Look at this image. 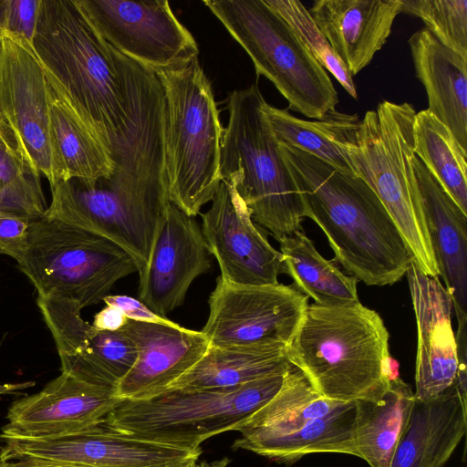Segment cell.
Instances as JSON below:
<instances>
[{
	"instance_id": "25",
	"label": "cell",
	"mask_w": 467,
	"mask_h": 467,
	"mask_svg": "<svg viewBox=\"0 0 467 467\" xmlns=\"http://www.w3.org/2000/svg\"><path fill=\"white\" fill-rule=\"evenodd\" d=\"M46 82L49 138L59 181L109 179L115 167L110 152L47 76Z\"/></svg>"
},
{
	"instance_id": "17",
	"label": "cell",
	"mask_w": 467,
	"mask_h": 467,
	"mask_svg": "<svg viewBox=\"0 0 467 467\" xmlns=\"http://www.w3.org/2000/svg\"><path fill=\"white\" fill-rule=\"evenodd\" d=\"M407 279L417 324L414 397L433 399L453 385L459 367L452 305L439 280L423 274L412 262Z\"/></svg>"
},
{
	"instance_id": "13",
	"label": "cell",
	"mask_w": 467,
	"mask_h": 467,
	"mask_svg": "<svg viewBox=\"0 0 467 467\" xmlns=\"http://www.w3.org/2000/svg\"><path fill=\"white\" fill-rule=\"evenodd\" d=\"M45 216L101 235L126 251L140 276L148 265L165 213H160L113 189L101 179L59 181L50 187Z\"/></svg>"
},
{
	"instance_id": "19",
	"label": "cell",
	"mask_w": 467,
	"mask_h": 467,
	"mask_svg": "<svg viewBox=\"0 0 467 467\" xmlns=\"http://www.w3.org/2000/svg\"><path fill=\"white\" fill-rule=\"evenodd\" d=\"M119 331L138 350L135 364L116 390L124 400H146L167 390L198 362L210 345L202 331L182 326L128 319Z\"/></svg>"
},
{
	"instance_id": "38",
	"label": "cell",
	"mask_w": 467,
	"mask_h": 467,
	"mask_svg": "<svg viewBox=\"0 0 467 467\" xmlns=\"http://www.w3.org/2000/svg\"><path fill=\"white\" fill-rule=\"evenodd\" d=\"M102 301H104L106 305L118 308L128 319L130 320L171 327L180 326L166 317L157 315L140 299H136L129 296L109 295Z\"/></svg>"
},
{
	"instance_id": "9",
	"label": "cell",
	"mask_w": 467,
	"mask_h": 467,
	"mask_svg": "<svg viewBox=\"0 0 467 467\" xmlns=\"http://www.w3.org/2000/svg\"><path fill=\"white\" fill-rule=\"evenodd\" d=\"M17 266L38 296L66 299L81 309L97 305L117 281L138 273L133 258L112 241L45 215L29 223Z\"/></svg>"
},
{
	"instance_id": "20",
	"label": "cell",
	"mask_w": 467,
	"mask_h": 467,
	"mask_svg": "<svg viewBox=\"0 0 467 467\" xmlns=\"http://www.w3.org/2000/svg\"><path fill=\"white\" fill-rule=\"evenodd\" d=\"M429 235L439 268L456 315V337L467 336V214L443 189L424 163L412 158Z\"/></svg>"
},
{
	"instance_id": "7",
	"label": "cell",
	"mask_w": 467,
	"mask_h": 467,
	"mask_svg": "<svg viewBox=\"0 0 467 467\" xmlns=\"http://www.w3.org/2000/svg\"><path fill=\"white\" fill-rule=\"evenodd\" d=\"M285 372L235 387L170 389L146 400L123 399L105 420L149 441L196 450L214 435L235 431L264 406L281 388Z\"/></svg>"
},
{
	"instance_id": "28",
	"label": "cell",
	"mask_w": 467,
	"mask_h": 467,
	"mask_svg": "<svg viewBox=\"0 0 467 467\" xmlns=\"http://www.w3.org/2000/svg\"><path fill=\"white\" fill-rule=\"evenodd\" d=\"M414 400L411 387L398 377L380 399L355 401L358 458L370 467H389Z\"/></svg>"
},
{
	"instance_id": "12",
	"label": "cell",
	"mask_w": 467,
	"mask_h": 467,
	"mask_svg": "<svg viewBox=\"0 0 467 467\" xmlns=\"http://www.w3.org/2000/svg\"><path fill=\"white\" fill-rule=\"evenodd\" d=\"M76 2L112 48L155 73L198 58L195 38L167 0Z\"/></svg>"
},
{
	"instance_id": "2",
	"label": "cell",
	"mask_w": 467,
	"mask_h": 467,
	"mask_svg": "<svg viewBox=\"0 0 467 467\" xmlns=\"http://www.w3.org/2000/svg\"><path fill=\"white\" fill-rule=\"evenodd\" d=\"M32 45L46 76L111 154L129 124L124 83L112 47L76 0H40Z\"/></svg>"
},
{
	"instance_id": "33",
	"label": "cell",
	"mask_w": 467,
	"mask_h": 467,
	"mask_svg": "<svg viewBox=\"0 0 467 467\" xmlns=\"http://www.w3.org/2000/svg\"><path fill=\"white\" fill-rule=\"evenodd\" d=\"M47 209L40 174L0 115V213L33 222Z\"/></svg>"
},
{
	"instance_id": "36",
	"label": "cell",
	"mask_w": 467,
	"mask_h": 467,
	"mask_svg": "<svg viewBox=\"0 0 467 467\" xmlns=\"http://www.w3.org/2000/svg\"><path fill=\"white\" fill-rule=\"evenodd\" d=\"M40 0H0V30L33 43Z\"/></svg>"
},
{
	"instance_id": "22",
	"label": "cell",
	"mask_w": 467,
	"mask_h": 467,
	"mask_svg": "<svg viewBox=\"0 0 467 467\" xmlns=\"http://www.w3.org/2000/svg\"><path fill=\"white\" fill-rule=\"evenodd\" d=\"M466 428V396L455 381L433 399H415L389 467H444Z\"/></svg>"
},
{
	"instance_id": "23",
	"label": "cell",
	"mask_w": 467,
	"mask_h": 467,
	"mask_svg": "<svg viewBox=\"0 0 467 467\" xmlns=\"http://www.w3.org/2000/svg\"><path fill=\"white\" fill-rule=\"evenodd\" d=\"M416 76L425 88L427 109L467 150V58L442 45L426 28L410 37Z\"/></svg>"
},
{
	"instance_id": "35",
	"label": "cell",
	"mask_w": 467,
	"mask_h": 467,
	"mask_svg": "<svg viewBox=\"0 0 467 467\" xmlns=\"http://www.w3.org/2000/svg\"><path fill=\"white\" fill-rule=\"evenodd\" d=\"M401 12L420 18L437 40L467 58V0H401Z\"/></svg>"
},
{
	"instance_id": "32",
	"label": "cell",
	"mask_w": 467,
	"mask_h": 467,
	"mask_svg": "<svg viewBox=\"0 0 467 467\" xmlns=\"http://www.w3.org/2000/svg\"><path fill=\"white\" fill-rule=\"evenodd\" d=\"M414 153L467 214V150L428 109L416 113Z\"/></svg>"
},
{
	"instance_id": "21",
	"label": "cell",
	"mask_w": 467,
	"mask_h": 467,
	"mask_svg": "<svg viewBox=\"0 0 467 467\" xmlns=\"http://www.w3.org/2000/svg\"><path fill=\"white\" fill-rule=\"evenodd\" d=\"M308 12L353 77L385 45L401 0H316Z\"/></svg>"
},
{
	"instance_id": "42",
	"label": "cell",
	"mask_w": 467,
	"mask_h": 467,
	"mask_svg": "<svg viewBox=\"0 0 467 467\" xmlns=\"http://www.w3.org/2000/svg\"><path fill=\"white\" fill-rule=\"evenodd\" d=\"M197 460V458H192L165 467H198Z\"/></svg>"
},
{
	"instance_id": "14",
	"label": "cell",
	"mask_w": 467,
	"mask_h": 467,
	"mask_svg": "<svg viewBox=\"0 0 467 467\" xmlns=\"http://www.w3.org/2000/svg\"><path fill=\"white\" fill-rule=\"evenodd\" d=\"M0 115L34 169L50 187L59 182L49 138L47 82L33 45L0 30Z\"/></svg>"
},
{
	"instance_id": "15",
	"label": "cell",
	"mask_w": 467,
	"mask_h": 467,
	"mask_svg": "<svg viewBox=\"0 0 467 467\" xmlns=\"http://www.w3.org/2000/svg\"><path fill=\"white\" fill-rule=\"evenodd\" d=\"M211 202L202 214V233L220 276L244 285L277 284L286 274L283 255L253 221L232 178L222 180Z\"/></svg>"
},
{
	"instance_id": "24",
	"label": "cell",
	"mask_w": 467,
	"mask_h": 467,
	"mask_svg": "<svg viewBox=\"0 0 467 467\" xmlns=\"http://www.w3.org/2000/svg\"><path fill=\"white\" fill-rule=\"evenodd\" d=\"M321 396L304 373L289 362L279 390L235 431L240 437L234 450L252 446L293 432L312 420L337 410L343 404Z\"/></svg>"
},
{
	"instance_id": "37",
	"label": "cell",
	"mask_w": 467,
	"mask_h": 467,
	"mask_svg": "<svg viewBox=\"0 0 467 467\" xmlns=\"http://www.w3.org/2000/svg\"><path fill=\"white\" fill-rule=\"evenodd\" d=\"M27 220L0 213V254H7L18 263L26 250Z\"/></svg>"
},
{
	"instance_id": "6",
	"label": "cell",
	"mask_w": 467,
	"mask_h": 467,
	"mask_svg": "<svg viewBox=\"0 0 467 467\" xmlns=\"http://www.w3.org/2000/svg\"><path fill=\"white\" fill-rule=\"evenodd\" d=\"M416 111L408 102H380L360 119L346 149L356 173L379 197L401 234L412 262L439 277L426 217L412 169Z\"/></svg>"
},
{
	"instance_id": "10",
	"label": "cell",
	"mask_w": 467,
	"mask_h": 467,
	"mask_svg": "<svg viewBox=\"0 0 467 467\" xmlns=\"http://www.w3.org/2000/svg\"><path fill=\"white\" fill-rule=\"evenodd\" d=\"M0 461L27 459L64 467H165L199 458L188 450L149 441L109 425L106 420L83 430L29 436L2 428Z\"/></svg>"
},
{
	"instance_id": "34",
	"label": "cell",
	"mask_w": 467,
	"mask_h": 467,
	"mask_svg": "<svg viewBox=\"0 0 467 467\" xmlns=\"http://www.w3.org/2000/svg\"><path fill=\"white\" fill-rule=\"evenodd\" d=\"M293 30L317 61L338 81L345 90L358 99L353 77L332 49L308 10L296 0H265Z\"/></svg>"
},
{
	"instance_id": "16",
	"label": "cell",
	"mask_w": 467,
	"mask_h": 467,
	"mask_svg": "<svg viewBox=\"0 0 467 467\" xmlns=\"http://www.w3.org/2000/svg\"><path fill=\"white\" fill-rule=\"evenodd\" d=\"M211 255L195 218L170 202L139 276V299L165 317L182 305L192 283L211 268Z\"/></svg>"
},
{
	"instance_id": "8",
	"label": "cell",
	"mask_w": 467,
	"mask_h": 467,
	"mask_svg": "<svg viewBox=\"0 0 467 467\" xmlns=\"http://www.w3.org/2000/svg\"><path fill=\"white\" fill-rule=\"evenodd\" d=\"M202 3L248 54L256 75L274 84L290 109L314 119L335 109L337 93L326 69L265 0Z\"/></svg>"
},
{
	"instance_id": "1",
	"label": "cell",
	"mask_w": 467,
	"mask_h": 467,
	"mask_svg": "<svg viewBox=\"0 0 467 467\" xmlns=\"http://www.w3.org/2000/svg\"><path fill=\"white\" fill-rule=\"evenodd\" d=\"M300 192L305 217L324 232L335 260L367 285H389L406 275L411 254L389 213L359 176L279 142Z\"/></svg>"
},
{
	"instance_id": "4",
	"label": "cell",
	"mask_w": 467,
	"mask_h": 467,
	"mask_svg": "<svg viewBox=\"0 0 467 467\" xmlns=\"http://www.w3.org/2000/svg\"><path fill=\"white\" fill-rule=\"evenodd\" d=\"M258 85L231 92L221 145L222 179L232 178L254 222L278 242L302 230L303 201L263 110Z\"/></svg>"
},
{
	"instance_id": "18",
	"label": "cell",
	"mask_w": 467,
	"mask_h": 467,
	"mask_svg": "<svg viewBox=\"0 0 467 467\" xmlns=\"http://www.w3.org/2000/svg\"><path fill=\"white\" fill-rule=\"evenodd\" d=\"M115 389L61 374L10 406L5 427L29 436L78 431L102 421L122 400Z\"/></svg>"
},
{
	"instance_id": "29",
	"label": "cell",
	"mask_w": 467,
	"mask_h": 467,
	"mask_svg": "<svg viewBox=\"0 0 467 467\" xmlns=\"http://www.w3.org/2000/svg\"><path fill=\"white\" fill-rule=\"evenodd\" d=\"M280 253L294 286L315 305L349 306L359 304L358 279L345 275L334 261L325 259L301 230L282 239Z\"/></svg>"
},
{
	"instance_id": "3",
	"label": "cell",
	"mask_w": 467,
	"mask_h": 467,
	"mask_svg": "<svg viewBox=\"0 0 467 467\" xmlns=\"http://www.w3.org/2000/svg\"><path fill=\"white\" fill-rule=\"evenodd\" d=\"M389 335L374 310L308 305L286 346L287 360L324 398L339 402L377 400L389 379Z\"/></svg>"
},
{
	"instance_id": "5",
	"label": "cell",
	"mask_w": 467,
	"mask_h": 467,
	"mask_svg": "<svg viewBox=\"0 0 467 467\" xmlns=\"http://www.w3.org/2000/svg\"><path fill=\"white\" fill-rule=\"evenodd\" d=\"M165 103V170L170 202L195 217L222 182L223 128L198 58L155 73Z\"/></svg>"
},
{
	"instance_id": "27",
	"label": "cell",
	"mask_w": 467,
	"mask_h": 467,
	"mask_svg": "<svg viewBox=\"0 0 467 467\" xmlns=\"http://www.w3.org/2000/svg\"><path fill=\"white\" fill-rule=\"evenodd\" d=\"M286 346L235 348L210 346L168 389H201L244 385L286 370Z\"/></svg>"
},
{
	"instance_id": "41",
	"label": "cell",
	"mask_w": 467,
	"mask_h": 467,
	"mask_svg": "<svg viewBox=\"0 0 467 467\" xmlns=\"http://www.w3.org/2000/svg\"><path fill=\"white\" fill-rule=\"evenodd\" d=\"M229 462L230 460L227 457H223L220 460H215L213 462L203 461L200 464H198V467H227Z\"/></svg>"
},
{
	"instance_id": "40",
	"label": "cell",
	"mask_w": 467,
	"mask_h": 467,
	"mask_svg": "<svg viewBox=\"0 0 467 467\" xmlns=\"http://www.w3.org/2000/svg\"><path fill=\"white\" fill-rule=\"evenodd\" d=\"M0 467H64L45 462H39L27 459L3 460L0 461Z\"/></svg>"
},
{
	"instance_id": "30",
	"label": "cell",
	"mask_w": 467,
	"mask_h": 467,
	"mask_svg": "<svg viewBox=\"0 0 467 467\" xmlns=\"http://www.w3.org/2000/svg\"><path fill=\"white\" fill-rule=\"evenodd\" d=\"M248 451L283 463H293L315 453L358 457L355 402H347L329 415L312 420L288 434L259 442Z\"/></svg>"
},
{
	"instance_id": "11",
	"label": "cell",
	"mask_w": 467,
	"mask_h": 467,
	"mask_svg": "<svg viewBox=\"0 0 467 467\" xmlns=\"http://www.w3.org/2000/svg\"><path fill=\"white\" fill-rule=\"evenodd\" d=\"M294 285H244L221 276L211 293L201 330L210 346L251 348L287 346L308 306Z\"/></svg>"
},
{
	"instance_id": "39",
	"label": "cell",
	"mask_w": 467,
	"mask_h": 467,
	"mask_svg": "<svg viewBox=\"0 0 467 467\" xmlns=\"http://www.w3.org/2000/svg\"><path fill=\"white\" fill-rule=\"evenodd\" d=\"M128 318L118 308L106 305L95 317L91 324L97 330L118 331L126 324Z\"/></svg>"
},
{
	"instance_id": "26",
	"label": "cell",
	"mask_w": 467,
	"mask_h": 467,
	"mask_svg": "<svg viewBox=\"0 0 467 467\" xmlns=\"http://www.w3.org/2000/svg\"><path fill=\"white\" fill-rule=\"evenodd\" d=\"M263 110L278 142L318 158L343 173L358 176L346 149L358 130V114L332 109L322 119L311 121L296 118L287 109L273 107L266 101Z\"/></svg>"
},
{
	"instance_id": "31",
	"label": "cell",
	"mask_w": 467,
	"mask_h": 467,
	"mask_svg": "<svg viewBox=\"0 0 467 467\" xmlns=\"http://www.w3.org/2000/svg\"><path fill=\"white\" fill-rule=\"evenodd\" d=\"M61 372L117 390L138 357L134 342L121 331L90 329L72 351L58 355Z\"/></svg>"
}]
</instances>
